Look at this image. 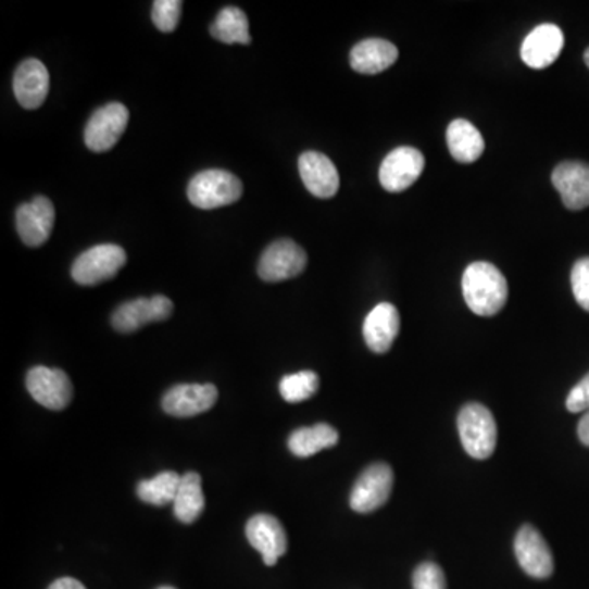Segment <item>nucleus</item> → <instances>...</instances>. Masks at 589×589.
<instances>
[{"label":"nucleus","mask_w":589,"mask_h":589,"mask_svg":"<svg viewBox=\"0 0 589 589\" xmlns=\"http://www.w3.org/2000/svg\"><path fill=\"white\" fill-rule=\"evenodd\" d=\"M462 291L468 309L478 316H494L507 302V281L497 265L474 262L465 268Z\"/></svg>","instance_id":"f257e3e1"},{"label":"nucleus","mask_w":589,"mask_h":589,"mask_svg":"<svg viewBox=\"0 0 589 589\" xmlns=\"http://www.w3.org/2000/svg\"><path fill=\"white\" fill-rule=\"evenodd\" d=\"M459 436L471 458L485 461L497 449L498 427L493 414L480 403H468L458 417Z\"/></svg>","instance_id":"f03ea898"},{"label":"nucleus","mask_w":589,"mask_h":589,"mask_svg":"<svg viewBox=\"0 0 589 589\" xmlns=\"http://www.w3.org/2000/svg\"><path fill=\"white\" fill-rule=\"evenodd\" d=\"M242 196V184L235 174L222 170H209L190 180L187 197L197 209L213 210L231 205Z\"/></svg>","instance_id":"7ed1b4c3"},{"label":"nucleus","mask_w":589,"mask_h":589,"mask_svg":"<svg viewBox=\"0 0 589 589\" xmlns=\"http://www.w3.org/2000/svg\"><path fill=\"white\" fill-rule=\"evenodd\" d=\"M125 264V249L116 245H99L87 249L74 261L71 275L77 284L93 287L115 277Z\"/></svg>","instance_id":"20e7f679"},{"label":"nucleus","mask_w":589,"mask_h":589,"mask_svg":"<svg viewBox=\"0 0 589 589\" xmlns=\"http://www.w3.org/2000/svg\"><path fill=\"white\" fill-rule=\"evenodd\" d=\"M129 112L123 103L112 102L90 116L84 129V141L93 153H105L118 142L128 126Z\"/></svg>","instance_id":"39448f33"},{"label":"nucleus","mask_w":589,"mask_h":589,"mask_svg":"<svg viewBox=\"0 0 589 589\" xmlns=\"http://www.w3.org/2000/svg\"><path fill=\"white\" fill-rule=\"evenodd\" d=\"M394 475L388 464H372L362 472L351 493V507L367 514L380 510L391 497Z\"/></svg>","instance_id":"423d86ee"},{"label":"nucleus","mask_w":589,"mask_h":589,"mask_svg":"<svg viewBox=\"0 0 589 589\" xmlns=\"http://www.w3.org/2000/svg\"><path fill=\"white\" fill-rule=\"evenodd\" d=\"M309 264L306 252L290 239L272 242L259 261V277L265 281H284L297 277Z\"/></svg>","instance_id":"0eeeda50"},{"label":"nucleus","mask_w":589,"mask_h":589,"mask_svg":"<svg viewBox=\"0 0 589 589\" xmlns=\"http://www.w3.org/2000/svg\"><path fill=\"white\" fill-rule=\"evenodd\" d=\"M27 388L34 400L48 410H64L73 400V384L66 372L60 368L43 365L32 368L27 375Z\"/></svg>","instance_id":"6e6552de"},{"label":"nucleus","mask_w":589,"mask_h":589,"mask_svg":"<svg viewBox=\"0 0 589 589\" xmlns=\"http://www.w3.org/2000/svg\"><path fill=\"white\" fill-rule=\"evenodd\" d=\"M173 312V302L164 294H156L153 299H136L116 309L112 316V326L116 331L128 335L150 323L164 322Z\"/></svg>","instance_id":"1a4fd4ad"},{"label":"nucleus","mask_w":589,"mask_h":589,"mask_svg":"<svg viewBox=\"0 0 589 589\" xmlns=\"http://www.w3.org/2000/svg\"><path fill=\"white\" fill-rule=\"evenodd\" d=\"M424 164L426 161L421 151L410 146L397 148L381 163L380 173H378L381 187L388 192H403L419 179Z\"/></svg>","instance_id":"9d476101"},{"label":"nucleus","mask_w":589,"mask_h":589,"mask_svg":"<svg viewBox=\"0 0 589 589\" xmlns=\"http://www.w3.org/2000/svg\"><path fill=\"white\" fill-rule=\"evenodd\" d=\"M514 552L521 568L537 579H546L553 573V555L549 543L534 526L521 527L514 540Z\"/></svg>","instance_id":"9b49d317"},{"label":"nucleus","mask_w":589,"mask_h":589,"mask_svg":"<svg viewBox=\"0 0 589 589\" xmlns=\"http://www.w3.org/2000/svg\"><path fill=\"white\" fill-rule=\"evenodd\" d=\"M216 400L218 390L215 385H176L164 394L163 410L171 416L192 417L212 410Z\"/></svg>","instance_id":"f8f14e48"},{"label":"nucleus","mask_w":589,"mask_h":589,"mask_svg":"<svg viewBox=\"0 0 589 589\" xmlns=\"http://www.w3.org/2000/svg\"><path fill=\"white\" fill-rule=\"evenodd\" d=\"M54 226V206L47 197H35L17 209V231L30 248L45 245Z\"/></svg>","instance_id":"ddd939ff"},{"label":"nucleus","mask_w":589,"mask_h":589,"mask_svg":"<svg viewBox=\"0 0 589 589\" xmlns=\"http://www.w3.org/2000/svg\"><path fill=\"white\" fill-rule=\"evenodd\" d=\"M246 537L249 543L261 552L267 566H274L287 552V534L277 517L271 514H258L248 521Z\"/></svg>","instance_id":"4468645a"},{"label":"nucleus","mask_w":589,"mask_h":589,"mask_svg":"<svg viewBox=\"0 0 589 589\" xmlns=\"http://www.w3.org/2000/svg\"><path fill=\"white\" fill-rule=\"evenodd\" d=\"M565 37L556 25L542 24L534 28L521 47V58L532 70H546L559 60Z\"/></svg>","instance_id":"2eb2a0df"},{"label":"nucleus","mask_w":589,"mask_h":589,"mask_svg":"<svg viewBox=\"0 0 589 589\" xmlns=\"http://www.w3.org/2000/svg\"><path fill=\"white\" fill-rule=\"evenodd\" d=\"M552 183L566 209L576 212L589 206V164L578 161L559 164L553 170Z\"/></svg>","instance_id":"dca6fc26"},{"label":"nucleus","mask_w":589,"mask_h":589,"mask_svg":"<svg viewBox=\"0 0 589 589\" xmlns=\"http://www.w3.org/2000/svg\"><path fill=\"white\" fill-rule=\"evenodd\" d=\"M300 176L306 189L318 199H331L339 190V173L333 161L316 151H306L299 160Z\"/></svg>","instance_id":"f3484780"},{"label":"nucleus","mask_w":589,"mask_h":589,"mask_svg":"<svg viewBox=\"0 0 589 589\" xmlns=\"http://www.w3.org/2000/svg\"><path fill=\"white\" fill-rule=\"evenodd\" d=\"M14 92L15 99L24 109H40L50 92V73L47 66L38 60L24 61L15 71Z\"/></svg>","instance_id":"a211bd4d"},{"label":"nucleus","mask_w":589,"mask_h":589,"mask_svg":"<svg viewBox=\"0 0 589 589\" xmlns=\"http://www.w3.org/2000/svg\"><path fill=\"white\" fill-rule=\"evenodd\" d=\"M400 333V313L391 303L375 306L364 323V339L371 351L385 354L390 351Z\"/></svg>","instance_id":"6ab92c4d"},{"label":"nucleus","mask_w":589,"mask_h":589,"mask_svg":"<svg viewBox=\"0 0 589 589\" xmlns=\"http://www.w3.org/2000/svg\"><path fill=\"white\" fill-rule=\"evenodd\" d=\"M398 50L393 43L380 38H368L355 45L351 51L352 70L361 74H380L393 66Z\"/></svg>","instance_id":"aec40b11"},{"label":"nucleus","mask_w":589,"mask_h":589,"mask_svg":"<svg viewBox=\"0 0 589 589\" xmlns=\"http://www.w3.org/2000/svg\"><path fill=\"white\" fill-rule=\"evenodd\" d=\"M448 146L452 158L462 164L475 163L485 151L484 136L467 120H454L449 125Z\"/></svg>","instance_id":"412c9836"},{"label":"nucleus","mask_w":589,"mask_h":589,"mask_svg":"<svg viewBox=\"0 0 589 589\" xmlns=\"http://www.w3.org/2000/svg\"><path fill=\"white\" fill-rule=\"evenodd\" d=\"M339 434L329 424H315L312 427H300L288 437V449L297 458H312L325 449L338 444Z\"/></svg>","instance_id":"4be33fe9"},{"label":"nucleus","mask_w":589,"mask_h":589,"mask_svg":"<svg viewBox=\"0 0 589 589\" xmlns=\"http://www.w3.org/2000/svg\"><path fill=\"white\" fill-rule=\"evenodd\" d=\"M174 514L184 524H192L202 516L205 510V497H203L202 478L196 472L183 475L179 490L174 500Z\"/></svg>","instance_id":"5701e85b"},{"label":"nucleus","mask_w":589,"mask_h":589,"mask_svg":"<svg viewBox=\"0 0 589 589\" xmlns=\"http://www.w3.org/2000/svg\"><path fill=\"white\" fill-rule=\"evenodd\" d=\"M210 34L215 40L226 45H249L252 41L248 15L238 8L223 9L210 27Z\"/></svg>","instance_id":"b1692460"},{"label":"nucleus","mask_w":589,"mask_h":589,"mask_svg":"<svg viewBox=\"0 0 589 589\" xmlns=\"http://www.w3.org/2000/svg\"><path fill=\"white\" fill-rule=\"evenodd\" d=\"M180 478L183 477L176 472L167 471L161 472L150 480H142L136 488L139 500L153 504V506H166V504L174 503L177 490H179Z\"/></svg>","instance_id":"393cba45"},{"label":"nucleus","mask_w":589,"mask_h":589,"mask_svg":"<svg viewBox=\"0 0 589 589\" xmlns=\"http://www.w3.org/2000/svg\"><path fill=\"white\" fill-rule=\"evenodd\" d=\"M319 378L315 372L305 371L287 375L280 381V394L287 403L309 400L318 391Z\"/></svg>","instance_id":"a878e982"},{"label":"nucleus","mask_w":589,"mask_h":589,"mask_svg":"<svg viewBox=\"0 0 589 589\" xmlns=\"http://www.w3.org/2000/svg\"><path fill=\"white\" fill-rule=\"evenodd\" d=\"M183 14L180 0H156L153 4V22L161 32L171 34L179 25Z\"/></svg>","instance_id":"bb28decb"},{"label":"nucleus","mask_w":589,"mask_h":589,"mask_svg":"<svg viewBox=\"0 0 589 589\" xmlns=\"http://www.w3.org/2000/svg\"><path fill=\"white\" fill-rule=\"evenodd\" d=\"M446 575L439 565L433 562L421 563L413 573V589H446Z\"/></svg>","instance_id":"cd10ccee"},{"label":"nucleus","mask_w":589,"mask_h":589,"mask_svg":"<svg viewBox=\"0 0 589 589\" xmlns=\"http://www.w3.org/2000/svg\"><path fill=\"white\" fill-rule=\"evenodd\" d=\"M572 288L578 305L589 312V258L579 259L573 265Z\"/></svg>","instance_id":"c85d7f7f"},{"label":"nucleus","mask_w":589,"mask_h":589,"mask_svg":"<svg viewBox=\"0 0 589 589\" xmlns=\"http://www.w3.org/2000/svg\"><path fill=\"white\" fill-rule=\"evenodd\" d=\"M566 410L569 413H586L589 411V374L572 388L566 398Z\"/></svg>","instance_id":"c756f323"},{"label":"nucleus","mask_w":589,"mask_h":589,"mask_svg":"<svg viewBox=\"0 0 589 589\" xmlns=\"http://www.w3.org/2000/svg\"><path fill=\"white\" fill-rule=\"evenodd\" d=\"M48 589H86L83 582L74 578H60L53 582Z\"/></svg>","instance_id":"7c9ffc66"},{"label":"nucleus","mask_w":589,"mask_h":589,"mask_svg":"<svg viewBox=\"0 0 589 589\" xmlns=\"http://www.w3.org/2000/svg\"><path fill=\"white\" fill-rule=\"evenodd\" d=\"M578 436L582 444L589 448V411H586L585 416L579 419Z\"/></svg>","instance_id":"2f4dec72"},{"label":"nucleus","mask_w":589,"mask_h":589,"mask_svg":"<svg viewBox=\"0 0 589 589\" xmlns=\"http://www.w3.org/2000/svg\"><path fill=\"white\" fill-rule=\"evenodd\" d=\"M585 63L589 67V48L585 51Z\"/></svg>","instance_id":"473e14b6"},{"label":"nucleus","mask_w":589,"mask_h":589,"mask_svg":"<svg viewBox=\"0 0 589 589\" xmlns=\"http://www.w3.org/2000/svg\"><path fill=\"white\" fill-rule=\"evenodd\" d=\"M160 589H176V588H173V586H163V588H160Z\"/></svg>","instance_id":"72a5a7b5"}]
</instances>
